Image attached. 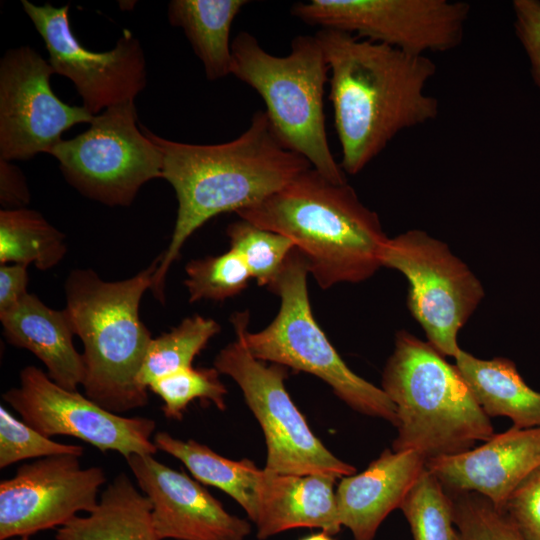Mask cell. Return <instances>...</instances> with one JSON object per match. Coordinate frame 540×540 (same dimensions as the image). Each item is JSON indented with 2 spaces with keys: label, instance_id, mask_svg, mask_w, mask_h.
Returning <instances> with one entry per match:
<instances>
[{
  "label": "cell",
  "instance_id": "cell-1",
  "mask_svg": "<svg viewBox=\"0 0 540 540\" xmlns=\"http://www.w3.org/2000/svg\"><path fill=\"white\" fill-rule=\"evenodd\" d=\"M315 36L329 67V100L345 174H358L400 132L438 116L439 101L426 92L436 73L428 55L334 29Z\"/></svg>",
  "mask_w": 540,
  "mask_h": 540
},
{
  "label": "cell",
  "instance_id": "cell-2",
  "mask_svg": "<svg viewBox=\"0 0 540 540\" xmlns=\"http://www.w3.org/2000/svg\"><path fill=\"white\" fill-rule=\"evenodd\" d=\"M140 128L160 151L162 178L178 200L171 241L160 255L151 286L155 298L164 302L167 273L197 229L216 215L259 203L311 165L280 141L265 111L255 112L239 137L215 145L170 141Z\"/></svg>",
  "mask_w": 540,
  "mask_h": 540
},
{
  "label": "cell",
  "instance_id": "cell-3",
  "mask_svg": "<svg viewBox=\"0 0 540 540\" xmlns=\"http://www.w3.org/2000/svg\"><path fill=\"white\" fill-rule=\"evenodd\" d=\"M236 214L291 239L322 289L365 281L382 267L389 237L376 212L347 182L334 183L312 167Z\"/></svg>",
  "mask_w": 540,
  "mask_h": 540
},
{
  "label": "cell",
  "instance_id": "cell-4",
  "mask_svg": "<svg viewBox=\"0 0 540 540\" xmlns=\"http://www.w3.org/2000/svg\"><path fill=\"white\" fill-rule=\"evenodd\" d=\"M159 261L160 255L121 281H104L92 269H75L66 279L65 310L84 349L81 386L85 396L117 414L148 403V390L138 376L153 338L139 306Z\"/></svg>",
  "mask_w": 540,
  "mask_h": 540
},
{
  "label": "cell",
  "instance_id": "cell-5",
  "mask_svg": "<svg viewBox=\"0 0 540 540\" xmlns=\"http://www.w3.org/2000/svg\"><path fill=\"white\" fill-rule=\"evenodd\" d=\"M381 388L396 408L395 452L415 451L428 461L466 452L495 434L456 366L408 331L396 333Z\"/></svg>",
  "mask_w": 540,
  "mask_h": 540
},
{
  "label": "cell",
  "instance_id": "cell-6",
  "mask_svg": "<svg viewBox=\"0 0 540 540\" xmlns=\"http://www.w3.org/2000/svg\"><path fill=\"white\" fill-rule=\"evenodd\" d=\"M231 51V74L263 99L280 141L332 182L346 183L328 142L324 92L329 67L316 36L298 35L286 56H275L242 31L231 42Z\"/></svg>",
  "mask_w": 540,
  "mask_h": 540
},
{
  "label": "cell",
  "instance_id": "cell-7",
  "mask_svg": "<svg viewBox=\"0 0 540 540\" xmlns=\"http://www.w3.org/2000/svg\"><path fill=\"white\" fill-rule=\"evenodd\" d=\"M308 274L307 261L295 247L269 288L281 301L276 317L263 330L251 333L247 312L236 313L231 318L236 337L255 358L314 375L353 410L396 427V408L387 394L347 366L316 322Z\"/></svg>",
  "mask_w": 540,
  "mask_h": 540
},
{
  "label": "cell",
  "instance_id": "cell-8",
  "mask_svg": "<svg viewBox=\"0 0 540 540\" xmlns=\"http://www.w3.org/2000/svg\"><path fill=\"white\" fill-rule=\"evenodd\" d=\"M380 259L406 278L407 306L427 342L455 358L458 333L485 295L481 281L446 243L420 229L388 238Z\"/></svg>",
  "mask_w": 540,
  "mask_h": 540
},
{
  "label": "cell",
  "instance_id": "cell-9",
  "mask_svg": "<svg viewBox=\"0 0 540 540\" xmlns=\"http://www.w3.org/2000/svg\"><path fill=\"white\" fill-rule=\"evenodd\" d=\"M48 154L70 185L108 206H129L146 182L162 178L161 153L137 126L134 101L95 115L87 130Z\"/></svg>",
  "mask_w": 540,
  "mask_h": 540
},
{
  "label": "cell",
  "instance_id": "cell-10",
  "mask_svg": "<svg viewBox=\"0 0 540 540\" xmlns=\"http://www.w3.org/2000/svg\"><path fill=\"white\" fill-rule=\"evenodd\" d=\"M214 367L231 377L264 433V469L274 473L342 478L355 467L332 454L314 435L286 387L288 368L255 358L238 339L219 351Z\"/></svg>",
  "mask_w": 540,
  "mask_h": 540
},
{
  "label": "cell",
  "instance_id": "cell-11",
  "mask_svg": "<svg viewBox=\"0 0 540 540\" xmlns=\"http://www.w3.org/2000/svg\"><path fill=\"white\" fill-rule=\"evenodd\" d=\"M471 6L450 0H310L291 14L414 55L455 49L463 40Z\"/></svg>",
  "mask_w": 540,
  "mask_h": 540
},
{
  "label": "cell",
  "instance_id": "cell-12",
  "mask_svg": "<svg viewBox=\"0 0 540 540\" xmlns=\"http://www.w3.org/2000/svg\"><path fill=\"white\" fill-rule=\"evenodd\" d=\"M2 399L25 423L50 438L71 436L125 459L158 451L152 438L153 419L111 412L78 391L59 386L32 365L21 370L20 385L4 392Z\"/></svg>",
  "mask_w": 540,
  "mask_h": 540
},
{
  "label": "cell",
  "instance_id": "cell-13",
  "mask_svg": "<svg viewBox=\"0 0 540 540\" xmlns=\"http://www.w3.org/2000/svg\"><path fill=\"white\" fill-rule=\"evenodd\" d=\"M24 11L45 42L54 72L67 77L92 115L134 98L146 86V62L139 40L124 29L113 49L93 52L72 32L69 4L37 6L22 0Z\"/></svg>",
  "mask_w": 540,
  "mask_h": 540
},
{
  "label": "cell",
  "instance_id": "cell-14",
  "mask_svg": "<svg viewBox=\"0 0 540 540\" xmlns=\"http://www.w3.org/2000/svg\"><path fill=\"white\" fill-rule=\"evenodd\" d=\"M49 61L29 46L8 50L0 61V158L27 160L49 153L74 125L91 123L83 106L62 102L50 86Z\"/></svg>",
  "mask_w": 540,
  "mask_h": 540
},
{
  "label": "cell",
  "instance_id": "cell-15",
  "mask_svg": "<svg viewBox=\"0 0 540 540\" xmlns=\"http://www.w3.org/2000/svg\"><path fill=\"white\" fill-rule=\"evenodd\" d=\"M76 455H56L18 467L0 482V540L30 537L92 512L106 482L101 467L82 468Z\"/></svg>",
  "mask_w": 540,
  "mask_h": 540
},
{
  "label": "cell",
  "instance_id": "cell-16",
  "mask_svg": "<svg viewBox=\"0 0 540 540\" xmlns=\"http://www.w3.org/2000/svg\"><path fill=\"white\" fill-rule=\"evenodd\" d=\"M126 462L151 504L159 540H244L249 522L230 514L199 481L154 455L134 454Z\"/></svg>",
  "mask_w": 540,
  "mask_h": 540
},
{
  "label": "cell",
  "instance_id": "cell-17",
  "mask_svg": "<svg viewBox=\"0 0 540 540\" xmlns=\"http://www.w3.org/2000/svg\"><path fill=\"white\" fill-rule=\"evenodd\" d=\"M540 464V426L511 427L458 455L426 461L447 492H476L504 511L518 484Z\"/></svg>",
  "mask_w": 540,
  "mask_h": 540
},
{
  "label": "cell",
  "instance_id": "cell-18",
  "mask_svg": "<svg viewBox=\"0 0 540 540\" xmlns=\"http://www.w3.org/2000/svg\"><path fill=\"white\" fill-rule=\"evenodd\" d=\"M426 469V460L411 450L385 449L360 473L344 476L336 489L339 520L354 540H374L380 524L400 508Z\"/></svg>",
  "mask_w": 540,
  "mask_h": 540
},
{
  "label": "cell",
  "instance_id": "cell-19",
  "mask_svg": "<svg viewBox=\"0 0 540 540\" xmlns=\"http://www.w3.org/2000/svg\"><path fill=\"white\" fill-rule=\"evenodd\" d=\"M337 478L323 474H280L263 469L258 491L257 537L261 540L295 528H320L337 534L334 490Z\"/></svg>",
  "mask_w": 540,
  "mask_h": 540
},
{
  "label": "cell",
  "instance_id": "cell-20",
  "mask_svg": "<svg viewBox=\"0 0 540 540\" xmlns=\"http://www.w3.org/2000/svg\"><path fill=\"white\" fill-rule=\"evenodd\" d=\"M7 341L32 352L59 386L78 391L84 380V363L73 345L74 331L65 309L55 310L28 293L12 308L0 312Z\"/></svg>",
  "mask_w": 540,
  "mask_h": 540
},
{
  "label": "cell",
  "instance_id": "cell-21",
  "mask_svg": "<svg viewBox=\"0 0 540 540\" xmlns=\"http://www.w3.org/2000/svg\"><path fill=\"white\" fill-rule=\"evenodd\" d=\"M455 366L489 418L507 417L520 429L540 426V392L527 385L512 360L480 359L461 349Z\"/></svg>",
  "mask_w": 540,
  "mask_h": 540
},
{
  "label": "cell",
  "instance_id": "cell-22",
  "mask_svg": "<svg viewBox=\"0 0 540 540\" xmlns=\"http://www.w3.org/2000/svg\"><path fill=\"white\" fill-rule=\"evenodd\" d=\"M56 540H159L151 504L126 473L101 492L94 510L57 529Z\"/></svg>",
  "mask_w": 540,
  "mask_h": 540
},
{
  "label": "cell",
  "instance_id": "cell-23",
  "mask_svg": "<svg viewBox=\"0 0 540 540\" xmlns=\"http://www.w3.org/2000/svg\"><path fill=\"white\" fill-rule=\"evenodd\" d=\"M247 3L244 0H173L168 5L170 24L182 28L209 80L231 74V26Z\"/></svg>",
  "mask_w": 540,
  "mask_h": 540
},
{
  "label": "cell",
  "instance_id": "cell-24",
  "mask_svg": "<svg viewBox=\"0 0 540 540\" xmlns=\"http://www.w3.org/2000/svg\"><path fill=\"white\" fill-rule=\"evenodd\" d=\"M153 442L181 461L193 477L232 497L253 522L257 517L258 491L263 469L249 459L231 460L194 440H181L165 431L156 432Z\"/></svg>",
  "mask_w": 540,
  "mask_h": 540
},
{
  "label": "cell",
  "instance_id": "cell-25",
  "mask_svg": "<svg viewBox=\"0 0 540 540\" xmlns=\"http://www.w3.org/2000/svg\"><path fill=\"white\" fill-rule=\"evenodd\" d=\"M65 236L39 212L27 208L0 211V263L56 266L65 256Z\"/></svg>",
  "mask_w": 540,
  "mask_h": 540
},
{
  "label": "cell",
  "instance_id": "cell-26",
  "mask_svg": "<svg viewBox=\"0 0 540 540\" xmlns=\"http://www.w3.org/2000/svg\"><path fill=\"white\" fill-rule=\"evenodd\" d=\"M219 331L215 320L196 314L153 338L138 376L139 384L148 390L155 380L191 367L194 358Z\"/></svg>",
  "mask_w": 540,
  "mask_h": 540
},
{
  "label": "cell",
  "instance_id": "cell-27",
  "mask_svg": "<svg viewBox=\"0 0 540 540\" xmlns=\"http://www.w3.org/2000/svg\"><path fill=\"white\" fill-rule=\"evenodd\" d=\"M400 509L414 540H455L451 496L427 468L406 494Z\"/></svg>",
  "mask_w": 540,
  "mask_h": 540
},
{
  "label": "cell",
  "instance_id": "cell-28",
  "mask_svg": "<svg viewBox=\"0 0 540 540\" xmlns=\"http://www.w3.org/2000/svg\"><path fill=\"white\" fill-rule=\"evenodd\" d=\"M230 249L244 260L251 277L268 289L280 275L286 260L295 248L288 237L258 227L244 219L227 228Z\"/></svg>",
  "mask_w": 540,
  "mask_h": 540
},
{
  "label": "cell",
  "instance_id": "cell-29",
  "mask_svg": "<svg viewBox=\"0 0 540 540\" xmlns=\"http://www.w3.org/2000/svg\"><path fill=\"white\" fill-rule=\"evenodd\" d=\"M215 368L187 367L152 382L148 389L158 395L165 417L181 420L189 403L195 399L211 401L219 410H225L227 389Z\"/></svg>",
  "mask_w": 540,
  "mask_h": 540
},
{
  "label": "cell",
  "instance_id": "cell-30",
  "mask_svg": "<svg viewBox=\"0 0 540 540\" xmlns=\"http://www.w3.org/2000/svg\"><path fill=\"white\" fill-rule=\"evenodd\" d=\"M184 282L189 302L200 300L223 301L242 292L252 278L242 259L234 250L186 264Z\"/></svg>",
  "mask_w": 540,
  "mask_h": 540
},
{
  "label": "cell",
  "instance_id": "cell-31",
  "mask_svg": "<svg viewBox=\"0 0 540 540\" xmlns=\"http://www.w3.org/2000/svg\"><path fill=\"white\" fill-rule=\"evenodd\" d=\"M452 499L455 540H525L504 511L476 492H447Z\"/></svg>",
  "mask_w": 540,
  "mask_h": 540
},
{
  "label": "cell",
  "instance_id": "cell-32",
  "mask_svg": "<svg viewBox=\"0 0 540 540\" xmlns=\"http://www.w3.org/2000/svg\"><path fill=\"white\" fill-rule=\"evenodd\" d=\"M83 453L82 446L54 441L17 419L5 406H0L1 469L26 459L65 454L81 457Z\"/></svg>",
  "mask_w": 540,
  "mask_h": 540
},
{
  "label": "cell",
  "instance_id": "cell-33",
  "mask_svg": "<svg viewBox=\"0 0 540 540\" xmlns=\"http://www.w3.org/2000/svg\"><path fill=\"white\" fill-rule=\"evenodd\" d=\"M504 512L525 540H540V464L514 489Z\"/></svg>",
  "mask_w": 540,
  "mask_h": 540
},
{
  "label": "cell",
  "instance_id": "cell-34",
  "mask_svg": "<svg viewBox=\"0 0 540 540\" xmlns=\"http://www.w3.org/2000/svg\"><path fill=\"white\" fill-rule=\"evenodd\" d=\"M514 25L531 64V72L540 89V1L514 0Z\"/></svg>",
  "mask_w": 540,
  "mask_h": 540
},
{
  "label": "cell",
  "instance_id": "cell-35",
  "mask_svg": "<svg viewBox=\"0 0 540 540\" xmlns=\"http://www.w3.org/2000/svg\"><path fill=\"white\" fill-rule=\"evenodd\" d=\"M30 202V192L22 171L0 158V204L4 210L22 209Z\"/></svg>",
  "mask_w": 540,
  "mask_h": 540
},
{
  "label": "cell",
  "instance_id": "cell-36",
  "mask_svg": "<svg viewBox=\"0 0 540 540\" xmlns=\"http://www.w3.org/2000/svg\"><path fill=\"white\" fill-rule=\"evenodd\" d=\"M27 267L20 263L0 266V312L12 308L28 294Z\"/></svg>",
  "mask_w": 540,
  "mask_h": 540
},
{
  "label": "cell",
  "instance_id": "cell-37",
  "mask_svg": "<svg viewBox=\"0 0 540 540\" xmlns=\"http://www.w3.org/2000/svg\"><path fill=\"white\" fill-rule=\"evenodd\" d=\"M301 540H334L331 535L327 534L326 532H320L313 535H310L308 537H305Z\"/></svg>",
  "mask_w": 540,
  "mask_h": 540
},
{
  "label": "cell",
  "instance_id": "cell-38",
  "mask_svg": "<svg viewBox=\"0 0 540 540\" xmlns=\"http://www.w3.org/2000/svg\"><path fill=\"white\" fill-rule=\"evenodd\" d=\"M17 540H31L30 537H20Z\"/></svg>",
  "mask_w": 540,
  "mask_h": 540
}]
</instances>
